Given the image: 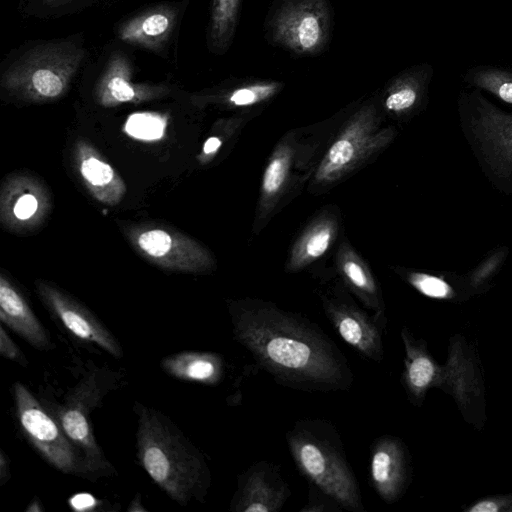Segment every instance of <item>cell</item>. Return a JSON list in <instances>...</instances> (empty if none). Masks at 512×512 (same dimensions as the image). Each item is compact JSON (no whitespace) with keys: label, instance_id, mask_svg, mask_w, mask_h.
I'll return each instance as SVG.
<instances>
[{"label":"cell","instance_id":"cell-6","mask_svg":"<svg viewBox=\"0 0 512 512\" xmlns=\"http://www.w3.org/2000/svg\"><path fill=\"white\" fill-rule=\"evenodd\" d=\"M114 372L90 370L53 408H46L79 451L91 479L112 475L115 470L97 443L91 426V412L116 383Z\"/></svg>","mask_w":512,"mask_h":512},{"label":"cell","instance_id":"cell-2","mask_svg":"<svg viewBox=\"0 0 512 512\" xmlns=\"http://www.w3.org/2000/svg\"><path fill=\"white\" fill-rule=\"evenodd\" d=\"M136 456L150 478L181 506L204 503L211 473L200 450L161 411L135 403Z\"/></svg>","mask_w":512,"mask_h":512},{"label":"cell","instance_id":"cell-21","mask_svg":"<svg viewBox=\"0 0 512 512\" xmlns=\"http://www.w3.org/2000/svg\"><path fill=\"white\" fill-rule=\"evenodd\" d=\"M161 366L174 378L204 385H216L224 375L223 358L213 352L182 351L164 357Z\"/></svg>","mask_w":512,"mask_h":512},{"label":"cell","instance_id":"cell-35","mask_svg":"<svg viewBox=\"0 0 512 512\" xmlns=\"http://www.w3.org/2000/svg\"><path fill=\"white\" fill-rule=\"evenodd\" d=\"M335 502L332 498H330L325 493L323 496L313 495L312 491L309 493V499L307 504L301 509L302 512H315V511H327L331 510L330 503ZM336 503V502H335ZM341 507V506H340Z\"/></svg>","mask_w":512,"mask_h":512},{"label":"cell","instance_id":"cell-24","mask_svg":"<svg viewBox=\"0 0 512 512\" xmlns=\"http://www.w3.org/2000/svg\"><path fill=\"white\" fill-rule=\"evenodd\" d=\"M465 80L486 90L500 100L512 104V73L493 67H476L469 70Z\"/></svg>","mask_w":512,"mask_h":512},{"label":"cell","instance_id":"cell-39","mask_svg":"<svg viewBox=\"0 0 512 512\" xmlns=\"http://www.w3.org/2000/svg\"><path fill=\"white\" fill-rule=\"evenodd\" d=\"M44 508L40 500L34 498L25 509V512H43Z\"/></svg>","mask_w":512,"mask_h":512},{"label":"cell","instance_id":"cell-25","mask_svg":"<svg viewBox=\"0 0 512 512\" xmlns=\"http://www.w3.org/2000/svg\"><path fill=\"white\" fill-rule=\"evenodd\" d=\"M408 281L416 290L429 298L445 301L465 299V292L457 290L446 276L415 272L409 275Z\"/></svg>","mask_w":512,"mask_h":512},{"label":"cell","instance_id":"cell-28","mask_svg":"<svg viewBox=\"0 0 512 512\" xmlns=\"http://www.w3.org/2000/svg\"><path fill=\"white\" fill-rule=\"evenodd\" d=\"M166 120L159 115L145 113L131 116L126 124L127 134L142 140L159 139L165 130Z\"/></svg>","mask_w":512,"mask_h":512},{"label":"cell","instance_id":"cell-11","mask_svg":"<svg viewBox=\"0 0 512 512\" xmlns=\"http://www.w3.org/2000/svg\"><path fill=\"white\" fill-rule=\"evenodd\" d=\"M35 287L43 305L71 335L99 346L117 359L123 357L119 341L84 304L51 282L38 279Z\"/></svg>","mask_w":512,"mask_h":512},{"label":"cell","instance_id":"cell-22","mask_svg":"<svg viewBox=\"0 0 512 512\" xmlns=\"http://www.w3.org/2000/svg\"><path fill=\"white\" fill-rule=\"evenodd\" d=\"M430 74L431 68L428 65L413 67L409 72L401 74L388 91L385 107L398 113L413 109L422 98Z\"/></svg>","mask_w":512,"mask_h":512},{"label":"cell","instance_id":"cell-31","mask_svg":"<svg viewBox=\"0 0 512 512\" xmlns=\"http://www.w3.org/2000/svg\"><path fill=\"white\" fill-rule=\"evenodd\" d=\"M344 272L349 279V281L359 290L362 291L364 295L372 296L374 295L373 285L369 282L367 275L360 265L353 261H348L344 264ZM375 300V298L373 297ZM375 302L382 308L381 304L377 300Z\"/></svg>","mask_w":512,"mask_h":512},{"label":"cell","instance_id":"cell-38","mask_svg":"<svg viewBox=\"0 0 512 512\" xmlns=\"http://www.w3.org/2000/svg\"><path fill=\"white\" fill-rule=\"evenodd\" d=\"M127 511L129 512H146L147 509L143 506L141 497L139 494H137L133 500L130 502V506L128 507Z\"/></svg>","mask_w":512,"mask_h":512},{"label":"cell","instance_id":"cell-19","mask_svg":"<svg viewBox=\"0 0 512 512\" xmlns=\"http://www.w3.org/2000/svg\"><path fill=\"white\" fill-rule=\"evenodd\" d=\"M0 320L35 349L48 351L53 348L49 332L21 291L4 274L0 275Z\"/></svg>","mask_w":512,"mask_h":512},{"label":"cell","instance_id":"cell-16","mask_svg":"<svg viewBox=\"0 0 512 512\" xmlns=\"http://www.w3.org/2000/svg\"><path fill=\"white\" fill-rule=\"evenodd\" d=\"M326 314L340 337L363 358L381 362L384 357L383 333L386 319L369 317L349 304L330 301Z\"/></svg>","mask_w":512,"mask_h":512},{"label":"cell","instance_id":"cell-30","mask_svg":"<svg viewBox=\"0 0 512 512\" xmlns=\"http://www.w3.org/2000/svg\"><path fill=\"white\" fill-rule=\"evenodd\" d=\"M287 171V162L284 158H275L267 167L263 188L268 194L276 192L282 185Z\"/></svg>","mask_w":512,"mask_h":512},{"label":"cell","instance_id":"cell-5","mask_svg":"<svg viewBox=\"0 0 512 512\" xmlns=\"http://www.w3.org/2000/svg\"><path fill=\"white\" fill-rule=\"evenodd\" d=\"M463 134L493 185L512 193V113H507L479 93L459 100Z\"/></svg>","mask_w":512,"mask_h":512},{"label":"cell","instance_id":"cell-29","mask_svg":"<svg viewBox=\"0 0 512 512\" xmlns=\"http://www.w3.org/2000/svg\"><path fill=\"white\" fill-rule=\"evenodd\" d=\"M463 512H512V493L480 498L464 508Z\"/></svg>","mask_w":512,"mask_h":512},{"label":"cell","instance_id":"cell-9","mask_svg":"<svg viewBox=\"0 0 512 512\" xmlns=\"http://www.w3.org/2000/svg\"><path fill=\"white\" fill-rule=\"evenodd\" d=\"M441 389L451 395L467 423L480 430L486 416L485 383L478 353L467 339L450 337Z\"/></svg>","mask_w":512,"mask_h":512},{"label":"cell","instance_id":"cell-10","mask_svg":"<svg viewBox=\"0 0 512 512\" xmlns=\"http://www.w3.org/2000/svg\"><path fill=\"white\" fill-rule=\"evenodd\" d=\"M125 235L139 255L163 269L195 273L210 265L209 254L202 245L170 227L137 224L125 228Z\"/></svg>","mask_w":512,"mask_h":512},{"label":"cell","instance_id":"cell-26","mask_svg":"<svg viewBox=\"0 0 512 512\" xmlns=\"http://www.w3.org/2000/svg\"><path fill=\"white\" fill-rule=\"evenodd\" d=\"M282 84L276 81H254L227 92L225 102L234 106H248L275 95Z\"/></svg>","mask_w":512,"mask_h":512},{"label":"cell","instance_id":"cell-40","mask_svg":"<svg viewBox=\"0 0 512 512\" xmlns=\"http://www.w3.org/2000/svg\"><path fill=\"white\" fill-rule=\"evenodd\" d=\"M44 1L48 4L59 5V4L68 3V2H71L74 0H44Z\"/></svg>","mask_w":512,"mask_h":512},{"label":"cell","instance_id":"cell-34","mask_svg":"<svg viewBox=\"0 0 512 512\" xmlns=\"http://www.w3.org/2000/svg\"><path fill=\"white\" fill-rule=\"evenodd\" d=\"M331 239L330 229H321L311 235L305 244V253L309 257H318L328 248Z\"/></svg>","mask_w":512,"mask_h":512},{"label":"cell","instance_id":"cell-4","mask_svg":"<svg viewBox=\"0 0 512 512\" xmlns=\"http://www.w3.org/2000/svg\"><path fill=\"white\" fill-rule=\"evenodd\" d=\"M85 58L74 41L46 42L17 58L3 73L1 87L18 100L47 103L62 98Z\"/></svg>","mask_w":512,"mask_h":512},{"label":"cell","instance_id":"cell-13","mask_svg":"<svg viewBox=\"0 0 512 512\" xmlns=\"http://www.w3.org/2000/svg\"><path fill=\"white\" fill-rule=\"evenodd\" d=\"M290 495L279 467L260 461L238 476L229 509L234 512H278Z\"/></svg>","mask_w":512,"mask_h":512},{"label":"cell","instance_id":"cell-12","mask_svg":"<svg viewBox=\"0 0 512 512\" xmlns=\"http://www.w3.org/2000/svg\"><path fill=\"white\" fill-rule=\"evenodd\" d=\"M51 209L47 187L29 173H14L3 182L0 191V220L15 232L39 227Z\"/></svg>","mask_w":512,"mask_h":512},{"label":"cell","instance_id":"cell-33","mask_svg":"<svg viewBox=\"0 0 512 512\" xmlns=\"http://www.w3.org/2000/svg\"><path fill=\"white\" fill-rule=\"evenodd\" d=\"M354 152V146L349 140L341 139L335 142L328 152L329 162L333 166L332 170L350 162Z\"/></svg>","mask_w":512,"mask_h":512},{"label":"cell","instance_id":"cell-27","mask_svg":"<svg viewBox=\"0 0 512 512\" xmlns=\"http://www.w3.org/2000/svg\"><path fill=\"white\" fill-rule=\"evenodd\" d=\"M507 247H500L490 253L467 277V283L472 292H480L487 287L502 267L507 255Z\"/></svg>","mask_w":512,"mask_h":512},{"label":"cell","instance_id":"cell-32","mask_svg":"<svg viewBox=\"0 0 512 512\" xmlns=\"http://www.w3.org/2000/svg\"><path fill=\"white\" fill-rule=\"evenodd\" d=\"M0 354L5 359L11 360L22 367H26L28 365L27 357L8 335L3 325L0 327Z\"/></svg>","mask_w":512,"mask_h":512},{"label":"cell","instance_id":"cell-37","mask_svg":"<svg viewBox=\"0 0 512 512\" xmlns=\"http://www.w3.org/2000/svg\"><path fill=\"white\" fill-rule=\"evenodd\" d=\"M11 477L10 462L5 452L0 450V485L6 484Z\"/></svg>","mask_w":512,"mask_h":512},{"label":"cell","instance_id":"cell-36","mask_svg":"<svg viewBox=\"0 0 512 512\" xmlns=\"http://www.w3.org/2000/svg\"><path fill=\"white\" fill-rule=\"evenodd\" d=\"M69 505L76 511H89L96 507L97 499L87 493L73 495L69 498Z\"/></svg>","mask_w":512,"mask_h":512},{"label":"cell","instance_id":"cell-1","mask_svg":"<svg viewBox=\"0 0 512 512\" xmlns=\"http://www.w3.org/2000/svg\"><path fill=\"white\" fill-rule=\"evenodd\" d=\"M234 339L279 384L304 392L347 391L350 365L315 323L262 304L230 307Z\"/></svg>","mask_w":512,"mask_h":512},{"label":"cell","instance_id":"cell-3","mask_svg":"<svg viewBox=\"0 0 512 512\" xmlns=\"http://www.w3.org/2000/svg\"><path fill=\"white\" fill-rule=\"evenodd\" d=\"M291 456L300 473L341 508L365 512L357 478L340 435L323 419H302L287 432Z\"/></svg>","mask_w":512,"mask_h":512},{"label":"cell","instance_id":"cell-18","mask_svg":"<svg viewBox=\"0 0 512 512\" xmlns=\"http://www.w3.org/2000/svg\"><path fill=\"white\" fill-rule=\"evenodd\" d=\"M401 339L404 346V370L402 373L403 386L409 400L415 406H421L426 394L431 388L442 387L444 366L440 365L428 350L427 343L407 328L401 329Z\"/></svg>","mask_w":512,"mask_h":512},{"label":"cell","instance_id":"cell-14","mask_svg":"<svg viewBox=\"0 0 512 512\" xmlns=\"http://www.w3.org/2000/svg\"><path fill=\"white\" fill-rule=\"evenodd\" d=\"M410 476V455L404 442L392 435L378 437L370 448V478L379 497L387 504L398 501Z\"/></svg>","mask_w":512,"mask_h":512},{"label":"cell","instance_id":"cell-15","mask_svg":"<svg viewBox=\"0 0 512 512\" xmlns=\"http://www.w3.org/2000/svg\"><path fill=\"white\" fill-rule=\"evenodd\" d=\"M131 62L123 53H114L108 59L94 89L98 105L113 108L122 104H139L160 99L169 94L163 84L135 83Z\"/></svg>","mask_w":512,"mask_h":512},{"label":"cell","instance_id":"cell-7","mask_svg":"<svg viewBox=\"0 0 512 512\" xmlns=\"http://www.w3.org/2000/svg\"><path fill=\"white\" fill-rule=\"evenodd\" d=\"M13 396L19 426L41 457L64 474L91 479L79 451L32 392L16 381Z\"/></svg>","mask_w":512,"mask_h":512},{"label":"cell","instance_id":"cell-23","mask_svg":"<svg viewBox=\"0 0 512 512\" xmlns=\"http://www.w3.org/2000/svg\"><path fill=\"white\" fill-rule=\"evenodd\" d=\"M241 0H212L208 30L209 48L224 53L230 47L238 22Z\"/></svg>","mask_w":512,"mask_h":512},{"label":"cell","instance_id":"cell-20","mask_svg":"<svg viewBox=\"0 0 512 512\" xmlns=\"http://www.w3.org/2000/svg\"><path fill=\"white\" fill-rule=\"evenodd\" d=\"M176 20L173 7H154L123 22L118 28V37L130 45L158 51L169 40Z\"/></svg>","mask_w":512,"mask_h":512},{"label":"cell","instance_id":"cell-17","mask_svg":"<svg viewBox=\"0 0 512 512\" xmlns=\"http://www.w3.org/2000/svg\"><path fill=\"white\" fill-rule=\"evenodd\" d=\"M73 166L89 194L99 203L116 206L124 198L127 186L106 158L83 138L72 149Z\"/></svg>","mask_w":512,"mask_h":512},{"label":"cell","instance_id":"cell-8","mask_svg":"<svg viewBox=\"0 0 512 512\" xmlns=\"http://www.w3.org/2000/svg\"><path fill=\"white\" fill-rule=\"evenodd\" d=\"M330 28L326 0H286L270 21L273 41L300 56L321 52L329 41Z\"/></svg>","mask_w":512,"mask_h":512}]
</instances>
